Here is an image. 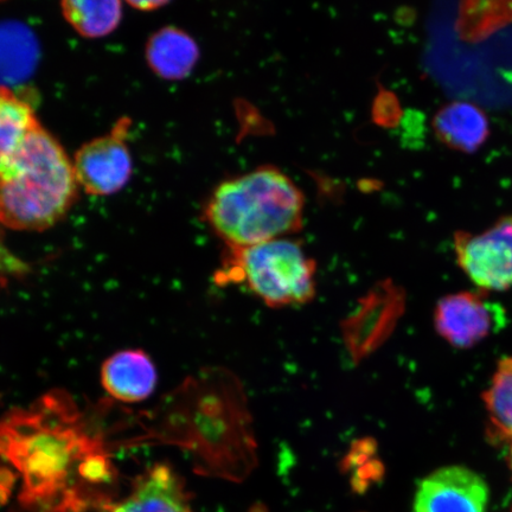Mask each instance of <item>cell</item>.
<instances>
[{
  "label": "cell",
  "instance_id": "6da1fadb",
  "mask_svg": "<svg viewBox=\"0 0 512 512\" xmlns=\"http://www.w3.org/2000/svg\"><path fill=\"white\" fill-rule=\"evenodd\" d=\"M66 399L48 396L0 422V456L22 473L31 494L46 496L67 480L76 463L105 460Z\"/></svg>",
  "mask_w": 512,
  "mask_h": 512
},
{
  "label": "cell",
  "instance_id": "7a4b0ae2",
  "mask_svg": "<svg viewBox=\"0 0 512 512\" xmlns=\"http://www.w3.org/2000/svg\"><path fill=\"white\" fill-rule=\"evenodd\" d=\"M78 185L66 152L38 124L0 164V224L16 230L53 227L73 206Z\"/></svg>",
  "mask_w": 512,
  "mask_h": 512
},
{
  "label": "cell",
  "instance_id": "3957f363",
  "mask_svg": "<svg viewBox=\"0 0 512 512\" xmlns=\"http://www.w3.org/2000/svg\"><path fill=\"white\" fill-rule=\"evenodd\" d=\"M304 209L297 184L267 165L222 182L210 197L206 219L227 247H249L299 232Z\"/></svg>",
  "mask_w": 512,
  "mask_h": 512
},
{
  "label": "cell",
  "instance_id": "277c9868",
  "mask_svg": "<svg viewBox=\"0 0 512 512\" xmlns=\"http://www.w3.org/2000/svg\"><path fill=\"white\" fill-rule=\"evenodd\" d=\"M224 283L245 284L267 305L309 303L316 293V265L298 242L278 239L249 247H228L219 272Z\"/></svg>",
  "mask_w": 512,
  "mask_h": 512
},
{
  "label": "cell",
  "instance_id": "5b68a950",
  "mask_svg": "<svg viewBox=\"0 0 512 512\" xmlns=\"http://www.w3.org/2000/svg\"><path fill=\"white\" fill-rule=\"evenodd\" d=\"M454 249L459 267L480 291L512 287V219L499 221L483 233H458Z\"/></svg>",
  "mask_w": 512,
  "mask_h": 512
},
{
  "label": "cell",
  "instance_id": "8992f818",
  "mask_svg": "<svg viewBox=\"0 0 512 512\" xmlns=\"http://www.w3.org/2000/svg\"><path fill=\"white\" fill-rule=\"evenodd\" d=\"M508 323L504 307L485 292H460L439 300L434 313L438 334L458 349L475 347Z\"/></svg>",
  "mask_w": 512,
  "mask_h": 512
},
{
  "label": "cell",
  "instance_id": "52a82bcc",
  "mask_svg": "<svg viewBox=\"0 0 512 512\" xmlns=\"http://www.w3.org/2000/svg\"><path fill=\"white\" fill-rule=\"evenodd\" d=\"M130 120L121 119L110 134L83 145L76 153V181L88 194L106 196L123 189L132 175L126 139Z\"/></svg>",
  "mask_w": 512,
  "mask_h": 512
},
{
  "label": "cell",
  "instance_id": "ba28073f",
  "mask_svg": "<svg viewBox=\"0 0 512 512\" xmlns=\"http://www.w3.org/2000/svg\"><path fill=\"white\" fill-rule=\"evenodd\" d=\"M489 486L475 471L446 466L422 479L414 498V512H485Z\"/></svg>",
  "mask_w": 512,
  "mask_h": 512
},
{
  "label": "cell",
  "instance_id": "9c48e42d",
  "mask_svg": "<svg viewBox=\"0 0 512 512\" xmlns=\"http://www.w3.org/2000/svg\"><path fill=\"white\" fill-rule=\"evenodd\" d=\"M107 512H194L181 478L170 466L156 465L140 476L123 501Z\"/></svg>",
  "mask_w": 512,
  "mask_h": 512
},
{
  "label": "cell",
  "instance_id": "30bf717a",
  "mask_svg": "<svg viewBox=\"0 0 512 512\" xmlns=\"http://www.w3.org/2000/svg\"><path fill=\"white\" fill-rule=\"evenodd\" d=\"M101 381L112 398L128 403L140 402L155 390L157 371L145 352L120 351L104 363Z\"/></svg>",
  "mask_w": 512,
  "mask_h": 512
},
{
  "label": "cell",
  "instance_id": "8fae6325",
  "mask_svg": "<svg viewBox=\"0 0 512 512\" xmlns=\"http://www.w3.org/2000/svg\"><path fill=\"white\" fill-rule=\"evenodd\" d=\"M435 134L452 150L475 153L490 136V123L482 108L454 101L440 108L433 119Z\"/></svg>",
  "mask_w": 512,
  "mask_h": 512
},
{
  "label": "cell",
  "instance_id": "7c38bea8",
  "mask_svg": "<svg viewBox=\"0 0 512 512\" xmlns=\"http://www.w3.org/2000/svg\"><path fill=\"white\" fill-rule=\"evenodd\" d=\"M146 56L153 72L164 79L181 80L196 66L200 50L184 31L165 28L151 38Z\"/></svg>",
  "mask_w": 512,
  "mask_h": 512
},
{
  "label": "cell",
  "instance_id": "4fadbf2b",
  "mask_svg": "<svg viewBox=\"0 0 512 512\" xmlns=\"http://www.w3.org/2000/svg\"><path fill=\"white\" fill-rule=\"evenodd\" d=\"M489 437L496 443L512 441V357L498 363L490 386L484 393Z\"/></svg>",
  "mask_w": 512,
  "mask_h": 512
},
{
  "label": "cell",
  "instance_id": "5bb4252c",
  "mask_svg": "<svg viewBox=\"0 0 512 512\" xmlns=\"http://www.w3.org/2000/svg\"><path fill=\"white\" fill-rule=\"evenodd\" d=\"M117 0L111 2H87L68 0L62 3L67 22L83 37L99 38L111 34L118 27L123 8Z\"/></svg>",
  "mask_w": 512,
  "mask_h": 512
},
{
  "label": "cell",
  "instance_id": "9a60e30c",
  "mask_svg": "<svg viewBox=\"0 0 512 512\" xmlns=\"http://www.w3.org/2000/svg\"><path fill=\"white\" fill-rule=\"evenodd\" d=\"M38 124L28 102L8 88H0V164L10 158Z\"/></svg>",
  "mask_w": 512,
  "mask_h": 512
},
{
  "label": "cell",
  "instance_id": "2e32d148",
  "mask_svg": "<svg viewBox=\"0 0 512 512\" xmlns=\"http://www.w3.org/2000/svg\"><path fill=\"white\" fill-rule=\"evenodd\" d=\"M28 272V265L10 251L0 233V280L21 277Z\"/></svg>",
  "mask_w": 512,
  "mask_h": 512
},
{
  "label": "cell",
  "instance_id": "e0dca14e",
  "mask_svg": "<svg viewBox=\"0 0 512 512\" xmlns=\"http://www.w3.org/2000/svg\"><path fill=\"white\" fill-rule=\"evenodd\" d=\"M128 4L133 6V8H137L138 10L146 11V10L158 9V8H160V6H163L166 3H164V2H132V3H128Z\"/></svg>",
  "mask_w": 512,
  "mask_h": 512
},
{
  "label": "cell",
  "instance_id": "ac0fdd59",
  "mask_svg": "<svg viewBox=\"0 0 512 512\" xmlns=\"http://www.w3.org/2000/svg\"><path fill=\"white\" fill-rule=\"evenodd\" d=\"M508 465L510 467V471L512 473V441L509 444V451H508Z\"/></svg>",
  "mask_w": 512,
  "mask_h": 512
}]
</instances>
